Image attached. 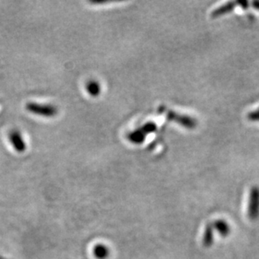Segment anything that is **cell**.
I'll return each instance as SVG.
<instances>
[{"label": "cell", "instance_id": "6da1fadb", "mask_svg": "<svg viewBox=\"0 0 259 259\" xmlns=\"http://www.w3.org/2000/svg\"><path fill=\"white\" fill-rule=\"evenodd\" d=\"M25 108L32 114L44 117H55L58 113V108L57 106L52 105V104L28 103Z\"/></svg>", "mask_w": 259, "mask_h": 259}, {"label": "cell", "instance_id": "7a4b0ae2", "mask_svg": "<svg viewBox=\"0 0 259 259\" xmlns=\"http://www.w3.org/2000/svg\"><path fill=\"white\" fill-rule=\"evenodd\" d=\"M9 139L13 148L18 153H23L27 149L26 143L25 142L22 135L19 130H13L12 132H10Z\"/></svg>", "mask_w": 259, "mask_h": 259}, {"label": "cell", "instance_id": "3957f363", "mask_svg": "<svg viewBox=\"0 0 259 259\" xmlns=\"http://www.w3.org/2000/svg\"><path fill=\"white\" fill-rule=\"evenodd\" d=\"M249 215L252 219L259 217V188L254 187L251 192L249 205Z\"/></svg>", "mask_w": 259, "mask_h": 259}, {"label": "cell", "instance_id": "277c9868", "mask_svg": "<svg viewBox=\"0 0 259 259\" xmlns=\"http://www.w3.org/2000/svg\"><path fill=\"white\" fill-rule=\"evenodd\" d=\"M87 91L88 94L93 97V98H97L100 95L101 93V85L99 82L97 81H90L87 84Z\"/></svg>", "mask_w": 259, "mask_h": 259}, {"label": "cell", "instance_id": "5b68a950", "mask_svg": "<svg viewBox=\"0 0 259 259\" xmlns=\"http://www.w3.org/2000/svg\"><path fill=\"white\" fill-rule=\"evenodd\" d=\"M215 226H217V228L220 232L221 234H223V236L228 235V232L230 231L228 223H226L224 221H218V223H215Z\"/></svg>", "mask_w": 259, "mask_h": 259}, {"label": "cell", "instance_id": "8992f818", "mask_svg": "<svg viewBox=\"0 0 259 259\" xmlns=\"http://www.w3.org/2000/svg\"><path fill=\"white\" fill-rule=\"evenodd\" d=\"M212 228H207L205 233V242L206 245L210 244L211 241H212Z\"/></svg>", "mask_w": 259, "mask_h": 259}]
</instances>
